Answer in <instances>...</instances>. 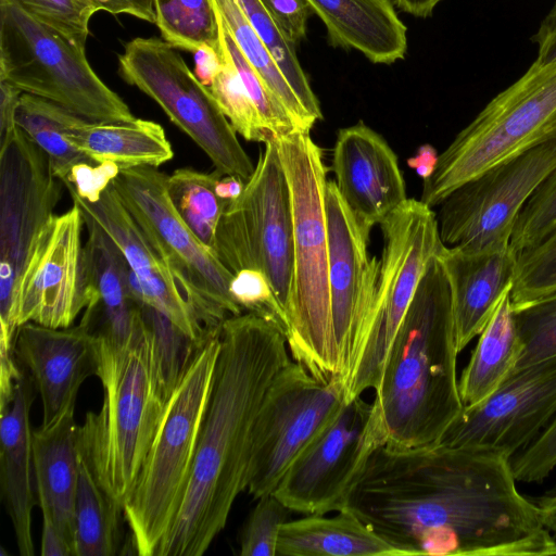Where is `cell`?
Wrapping results in <instances>:
<instances>
[{
    "label": "cell",
    "mask_w": 556,
    "mask_h": 556,
    "mask_svg": "<svg viewBox=\"0 0 556 556\" xmlns=\"http://www.w3.org/2000/svg\"><path fill=\"white\" fill-rule=\"evenodd\" d=\"M41 556H73V551L54 523L42 516Z\"/></svg>",
    "instance_id": "cell-52"
},
{
    "label": "cell",
    "mask_w": 556,
    "mask_h": 556,
    "mask_svg": "<svg viewBox=\"0 0 556 556\" xmlns=\"http://www.w3.org/2000/svg\"><path fill=\"white\" fill-rule=\"evenodd\" d=\"M401 556L556 555L510 458L439 444L376 450L348 507Z\"/></svg>",
    "instance_id": "cell-1"
},
{
    "label": "cell",
    "mask_w": 556,
    "mask_h": 556,
    "mask_svg": "<svg viewBox=\"0 0 556 556\" xmlns=\"http://www.w3.org/2000/svg\"><path fill=\"white\" fill-rule=\"evenodd\" d=\"M245 181L232 175H223L216 184V193L228 204L243 192Z\"/></svg>",
    "instance_id": "cell-54"
},
{
    "label": "cell",
    "mask_w": 556,
    "mask_h": 556,
    "mask_svg": "<svg viewBox=\"0 0 556 556\" xmlns=\"http://www.w3.org/2000/svg\"><path fill=\"white\" fill-rule=\"evenodd\" d=\"M309 115L323 119L319 102L295 53V45L260 0H236Z\"/></svg>",
    "instance_id": "cell-36"
},
{
    "label": "cell",
    "mask_w": 556,
    "mask_h": 556,
    "mask_svg": "<svg viewBox=\"0 0 556 556\" xmlns=\"http://www.w3.org/2000/svg\"><path fill=\"white\" fill-rule=\"evenodd\" d=\"M285 334L252 314L228 317L188 488L156 556H200L247 491L255 424L267 391L292 359Z\"/></svg>",
    "instance_id": "cell-2"
},
{
    "label": "cell",
    "mask_w": 556,
    "mask_h": 556,
    "mask_svg": "<svg viewBox=\"0 0 556 556\" xmlns=\"http://www.w3.org/2000/svg\"><path fill=\"white\" fill-rule=\"evenodd\" d=\"M83 216L89 294L81 320L97 338L98 354H114L127 350L142 330L141 305L130 291L122 252L91 217Z\"/></svg>",
    "instance_id": "cell-23"
},
{
    "label": "cell",
    "mask_w": 556,
    "mask_h": 556,
    "mask_svg": "<svg viewBox=\"0 0 556 556\" xmlns=\"http://www.w3.org/2000/svg\"><path fill=\"white\" fill-rule=\"evenodd\" d=\"M555 168L556 136L463 184L440 204L442 242L469 251L509 245L520 211Z\"/></svg>",
    "instance_id": "cell-15"
},
{
    "label": "cell",
    "mask_w": 556,
    "mask_h": 556,
    "mask_svg": "<svg viewBox=\"0 0 556 556\" xmlns=\"http://www.w3.org/2000/svg\"><path fill=\"white\" fill-rule=\"evenodd\" d=\"M293 45L306 38L313 13L307 0H260Z\"/></svg>",
    "instance_id": "cell-47"
},
{
    "label": "cell",
    "mask_w": 556,
    "mask_h": 556,
    "mask_svg": "<svg viewBox=\"0 0 556 556\" xmlns=\"http://www.w3.org/2000/svg\"><path fill=\"white\" fill-rule=\"evenodd\" d=\"M556 136V61L533 63L460 130L422 180L430 207L488 168Z\"/></svg>",
    "instance_id": "cell-8"
},
{
    "label": "cell",
    "mask_w": 556,
    "mask_h": 556,
    "mask_svg": "<svg viewBox=\"0 0 556 556\" xmlns=\"http://www.w3.org/2000/svg\"><path fill=\"white\" fill-rule=\"evenodd\" d=\"M96 376L103 389L102 404L78 426L77 444L101 488L123 508L170 396L146 321L127 350L98 356Z\"/></svg>",
    "instance_id": "cell-5"
},
{
    "label": "cell",
    "mask_w": 556,
    "mask_h": 556,
    "mask_svg": "<svg viewBox=\"0 0 556 556\" xmlns=\"http://www.w3.org/2000/svg\"><path fill=\"white\" fill-rule=\"evenodd\" d=\"M332 47L354 49L376 64L405 58L406 27L391 0H307Z\"/></svg>",
    "instance_id": "cell-27"
},
{
    "label": "cell",
    "mask_w": 556,
    "mask_h": 556,
    "mask_svg": "<svg viewBox=\"0 0 556 556\" xmlns=\"http://www.w3.org/2000/svg\"><path fill=\"white\" fill-rule=\"evenodd\" d=\"M155 24L176 49L195 52L219 49V27L212 0H154Z\"/></svg>",
    "instance_id": "cell-35"
},
{
    "label": "cell",
    "mask_w": 556,
    "mask_h": 556,
    "mask_svg": "<svg viewBox=\"0 0 556 556\" xmlns=\"http://www.w3.org/2000/svg\"><path fill=\"white\" fill-rule=\"evenodd\" d=\"M513 306L521 343L514 370L556 356V291Z\"/></svg>",
    "instance_id": "cell-38"
},
{
    "label": "cell",
    "mask_w": 556,
    "mask_h": 556,
    "mask_svg": "<svg viewBox=\"0 0 556 556\" xmlns=\"http://www.w3.org/2000/svg\"><path fill=\"white\" fill-rule=\"evenodd\" d=\"M0 80L89 122L137 118L92 70L85 46L33 18L13 0H0Z\"/></svg>",
    "instance_id": "cell-9"
},
{
    "label": "cell",
    "mask_w": 556,
    "mask_h": 556,
    "mask_svg": "<svg viewBox=\"0 0 556 556\" xmlns=\"http://www.w3.org/2000/svg\"><path fill=\"white\" fill-rule=\"evenodd\" d=\"M83 214L91 217L114 241L128 265L132 295L167 316L186 336L203 343L218 329H206L179 288L170 268L149 242L118 198L114 187L103 189L94 200L79 197L64 186Z\"/></svg>",
    "instance_id": "cell-19"
},
{
    "label": "cell",
    "mask_w": 556,
    "mask_h": 556,
    "mask_svg": "<svg viewBox=\"0 0 556 556\" xmlns=\"http://www.w3.org/2000/svg\"><path fill=\"white\" fill-rule=\"evenodd\" d=\"M78 451L74 556H113L119 547L123 508L104 492L86 455Z\"/></svg>",
    "instance_id": "cell-32"
},
{
    "label": "cell",
    "mask_w": 556,
    "mask_h": 556,
    "mask_svg": "<svg viewBox=\"0 0 556 556\" xmlns=\"http://www.w3.org/2000/svg\"><path fill=\"white\" fill-rule=\"evenodd\" d=\"M220 348V329L195 352L169 396L134 490L123 507L130 543L156 556L181 507Z\"/></svg>",
    "instance_id": "cell-6"
},
{
    "label": "cell",
    "mask_w": 556,
    "mask_h": 556,
    "mask_svg": "<svg viewBox=\"0 0 556 556\" xmlns=\"http://www.w3.org/2000/svg\"><path fill=\"white\" fill-rule=\"evenodd\" d=\"M157 167L121 169L112 179L118 198L170 268L203 326L213 330L243 313L230 292L233 274L204 247L175 210L167 175Z\"/></svg>",
    "instance_id": "cell-10"
},
{
    "label": "cell",
    "mask_w": 556,
    "mask_h": 556,
    "mask_svg": "<svg viewBox=\"0 0 556 556\" xmlns=\"http://www.w3.org/2000/svg\"><path fill=\"white\" fill-rule=\"evenodd\" d=\"M85 219L75 204L53 215L38 232L15 293L18 326L35 323L67 328L88 303L89 279L83 244Z\"/></svg>",
    "instance_id": "cell-18"
},
{
    "label": "cell",
    "mask_w": 556,
    "mask_h": 556,
    "mask_svg": "<svg viewBox=\"0 0 556 556\" xmlns=\"http://www.w3.org/2000/svg\"><path fill=\"white\" fill-rule=\"evenodd\" d=\"M459 353L447 276L438 254L430 261L389 351L374 408L386 446L434 445L464 407Z\"/></svg>",
    "instance_id": "cell-3"
},
{
    "label": "cell",
    "mask_w": 556,
    "mask_h": 556,
    "mask_svg": "<svg viewBox=\"0 0 556 556\" xmlns=\"http://www.w3.org/2000/svg\"><path fill=\"white\" fill-rule=\"evenodd\" d=\"M384 444L372 402L356 396L299 454L273 493L304 516L340 511L348 507L370 457Z\"/></svg>",
    "instance_id": "cell-14"
},
{
    "label": "cell",
    "mask_w": 556,
    "mask_h": 556,
    "mask_svg": "<svg viewBox=\"0 0 556 556\" xmlns=\"http://www.w3.org/2000/svg\"><path fill=\"white\" fill-rule=\"evenodd\" d=\"M556 415V356L514 370L483 401L464 406L437 444L511 458Z\"/></svg>",
    "instance_id": "cell-17"
},
{
    "label": "cell",
    "mask_w": 556,
    "mask_h": 556,
    "mask_svg": "<svg viewBox=\"0 0 556 556\" xmlns=\"http://www.w3.org/2000/svg\"><path fill=\"white\" fill-rule=\"evenodd\" d=\"M556 291V231L530 250L518 254L510 289L513 305Z\"/></svg>",
    "instance_id": "cell-41"
},
{
    "label": "cell",
    "mask_w": 556,
    "mask_h": 556,
    "mask_svg": "<svg viewBox=\"0 0 556 556\" xmlns=\"http://www.w3.org/2000/svg\"><path fill=\"white\" fill-rule=\"evenodd\" d=\"M516 481L541 482L556 467V415L540 434L510 458Z\"/></svg>",
    "instance_id": "cell-46"
},
{
    "label": "cell",
    "mask_w": 556,
    "mask_h": 556,
    "mask_svg": "<svg viewBox=\"0 0 556 556\" xmlns=\"http://www.w3.org/2000/svg\"><path fill=\"white\" fill-rule=\"evenodd\" d=\"M123 79L154 100L216 170L247 181L254 165L210 89L164 39L135 38L118 55Z\"/></svg>",
    "instance_id": "cell-13"
},
{
    "label": "cell",
    "mask_w": 556,
    "mask_h": 556,
    "mask_svg": "<svg viewBox=\"0 0 556 556\" xmlns=\"http://www.w3.org/2000/svg\"><path fill=\"white\" fill-rule=\"evenodd\" d=\"M533 40L539 47L534 63L547 65L556 61V3L542 21Z\"/></svg>",
    "instance_id": "cell-49"
},
{
    "label": "cell",
    "mask_w": 556,
    "mask_h": 556,
    "mask_svg": "<svg viewBox=\"0 0 556 556\" xmlns=\"http://www.w3.org/2000/svg\"><path fill=\"white\" fill-rule=\"evenodd\" d=\"M236 45L292 116L298 128L311 132L315 119L305 110L236 0H212Z\"/></svg>",
    "instance_id": "cell-34"
},
{
    "label": "cell",
    "mask_w": 556,
    "mask_h": 556,
    "mask_svg": "<svg viewBox=\"0 0 556 556\" xmlns=\"http://www.w3.org/2000/svg\"><path fill=\"white\" fill-rule=\"evenodd\" d=\"M222 68L208 86L222 112L237 134L248 141L263 142L276 139L264 126L256 108L220 40Z\"/></svg>",
    "instance_id": "cell-37"
},
{
    "label": "cell",
    "mask_w": 556,
    "mask_h": 556,
    "mask_svg": "<svg viewBox=\"0 0 556 556\" xmlns=\"http://www.w3.org/2000/svg\"><path fill=\"white\" fill-rule=\"evenodd\" d=\"M478 343L464 369L458 388L464 406L475 405L514 371L521 353L510 290L504 294L479 334Z\"/></svg>",
    "instance_id": "cell-30"
},
{
    "label": "cell",
    "mask_w": 556,
    "mask_h": 556,
    "mask_svg": "<svg viewBox=\"0 0 556 556\" xmlns=\"http://www.w3.org/2000/svg\"><path fill=\"white\" fill-rule=\"evenodd\" d=\"M222 176L216 169L204 173L185 167L166 178L168 197L178 215L197 239L214 253L217 227L228 205L216 193V184Z\"/></svg>",
    "instance_id": "cell-33"
},
{
    "label": "cell",
    "mask_w": 556,
    "mask_h": 556,
    "mask_svg": "<svg viewBox=\"0 0 556 556\" xmlns=\"http://www.w3.org/2000/svg\"><path fill=\"white\" fill-rule=\"evenodd\" d=\"M380 226L383 245L380 257L370 262L362 350L346 384V401L378 387L420 279L443 245L437 214L420 200L407 199Z\"/></svg>",
    "instance_id": "cell-7"
},
{
    "label": "cell",
    "mask_w": 556,
    "mask_h": 556,
    "mask_svg": "<svg viewBox=\"0 0 556 556\" xmlns=\"http://www.w3.org/2000/svg\"><path fill=\"white\" fill-rule=\"evenodd\" d=\"M33 18L85 46L89 22L98 10L88 0H13Z\"/></svg>",
    "instance_id": "cell-44"
},
{
    "label": "cell",
    "mask_w": 556,
    "mask_h": 556,
    "mask_svg": "<svg viewBox=\"0 0 556 556\" xmlns=\"http://www.w3.org/2000/svg\"><path fill=\"white\" fill-rule=\"evenodd\" d=\"M68 139L96 164H113L119 170L159 167L174 156L163 127L142 118L127 123L81 119L71 128Z\"/></svg>",
    "instance_id": "cell-29"
},
{
    "label": "cell",
    "mask_w": 556,
    "mask_h": 556,
    "mask_svg": "<svg viewBox=\"0 0 556 556\" xmlns=\"http://www.w3.org/2000/svg\"><path fill=\"white\" fill-rule=\"evenodd\" d=\"M215 11L220 40L233 61L266 129L275 138L287 136L293 131H301L283 104L241 53L219 13L216 9Z\"/></svg>",
    "instance_id": "cell-39"
},
{
    "label": "cell",
    "mask_w": 556,
    "mask_h": 556,
    "mask_svg": "<svg viewBox=\"0 0 556 556\" xmlns=\"http://www.w3.org/2000/svg\"><path fill=\"white\" fill-rule=\"evenodd\" d=\"M230 292L243 313H252L277 327L287 337L289 321L266 276L245 268L233 274Z\"/></svg>",
    "instance_id": "cell-45"
},
{
    "label": "cell",
    "mask_w": 556,
    "mask_h": 556,
    "mask_svg": "<svg viewBox=\"0 0 556 556\" xmlns=\"http://www.w3.org/2000/svg\"><path fill=\"white\" fill-rule=\"evenodd\" d=\"M543 526L556 536V491L536 503Z\"/></svg>",
    "instance_id": "cell-55"
},
{
    "label": "cell",
    "mask_w": 556,
    "mask_h": 556,
    "mask_svg": "<svg viewBox=\"0 0 556 556\" xmlns=\"http://www.w3.org/2000/svg\"><path fill=\"white\" fill-rule=\"evenodd\" d=\"M98 11L111 14H129L155 23L154 0H88Z\"/></svg>",
    "instance_id": "cell-48"
},
{
    "label": "cell",
    "mask_w": 556,
    "mask_h": 556,
    "mask_svg": "<svg viewBox=\"0 0 556 556\" xmlns=\"http://www.w3.org/2000/svg\"><path fill=\"white\" fill-rule=\"evenodd\" d=\"M332 169L344 202L369 229L407 200L396 154L363 122L338 131Z\"/></svg>",
    "instance_id": "cell-22"
},
{
    "label": "cell",
    "mask_w": 556,
    "mask_h": 556,
    "mask_svg": "<svg viewBox=\"0 0 556 556\" xmlns=\"http://www.w3.org/2000/svg\"><path fill=\"white\" fill-rule=\"evenodd\" d=\"M23 92L11 84L0 80V138L15 126V113Z\"/></svg>",
    "instance_id": "cell-50"
},
{
    "label": "cell",
    "mask_w": 556,
    "mask_h": 556,
    "mask_svg": "<svg viewBox=\"0 0 556 556\" xmlns=\"http://www.w3.org/2000/svg\"><path fill=\"white\" fill-rule=\"evenodd\" d=\"M35 388L31 377L22 367L10 403L0 408L1 495L22 556H33L35 553L31 535L35 475L33 430L29 426Z\"/></svg>",
    "instance_id": "cell-25"
},
{
    "label": "cell",
    "mask_w": 556,
    "mask_h": 556,
    "mask_svg": "<svg viewBox=\"0 0 556 556\" xmlns=\"http://www.w3.org/2000/svg\"><path fill=\"white\" fill-rule=\"evenodd\" d=\"M293 215V287L286 337L291 358L324 382L343 381L334 344L325 207L327 169L309 132L276 138ZM345 384V383H344Z\"/></svg>",
    "instance_id": "cell-4"
},
{
    "label": "cell",
    "mask_w": 556,
    "mask_h": 556,
    "mask_svg": "<svg viewBox=\"0 0 556 556\" xmlns=\"http://www.w3.org/2000/svg\"><path fill=\"white\" fill-rule=\"evenodd\" d=\"M140 305L142 317L155 341L166 390L172 395L195 352L205 341H193L162 312L146 303L140 302Z\"/></svg>",
    "instance_id": "cell-40"
},
{
    "label": "cell",
    "mask_w": 556,
    "mask_h": 556,
    "mask_svg": "<svg viewBox=\"0 0 556 556\" xmlns=\"http://www.w3.org/2000/svg\"><path fill=\"white\" fill-rule=\"evenodd\" d=\"M293 513L274 493L257 498L239 534L241 556H274L280 527Z\"/></svg>",
    "instance_id": "cell-43"
},
{
    "label": "cell",
    "mask_w": 556,
    "mask_h": 556,
    "mask_svg": "<svg viewBox=\"0 0 556 556\" xmlns=\"http://www.w3.org/2000/svg\"><path fill=\"white\" fill-rule=\"evenodd\" d=\"M75 406L52 426L33 430L35 489L41 515L48 517L74 556L75 498L79 471Z\"/></svg>",
    "instance_id": "cell-26"
},
{
    "label": "cell",
    "mask_w": 556,
    "mask_h": 556,
    "mask_svg": "<svg viewBox=\"0 0 556 556\" xmlns=\"http://www.w3.org/2000/svg\"><path fill=\"white\" fill-rule=\"evenodd\" d=\"M276 555L283 556H401L349 508L334 516L305 515L286 521L279 530Z\"/></svg>",
    "instance_id": "cell-28"
},
{
    "label": "cell",
    "mask_w": 556,
    "mask_h": 556,
    "mask_svg": "<svg viewBox=\"0 0 556 556\" xmlns=\"http://www.w3.org/2000/svg\"><path fill=\"white\" fill-rule=\"evenodd\" d=\"M264 144L243 192L224 211L215 253L232 274L262 271L288 317L293 287L291 194L276 139Z\"/></svg>",
    "instance_id": "cell-11"
},
{
    "label": "cell",
    "mask_w": 556,
    "mask_h": 556,
    "mask_svg": "<svg viewBox=\"0 0 556 556\" xmlns=\"http://www.w3.org/2000/svg\"><path fill=\"white\" fill-rule=\"evenodd\" d=\"M556 231V168L541 182L520 211L510 245L517 254Z\"/></svg>",
    "instance_id": "cell-42"
},
{
    "label": "cell",
    "mask_w": 556,
    "mask_h": 556,
    "mask_svg": "<svg viewBox=\"0 0 556 556\" xmlns=\"http://www.w3.org/2000/svg\"><path fill=\"white\" fill-rule=\"evenodd\" d=\"M325 207L332 331L346 390L363 343L364 294L371 262L368 254L371 229L357 220L336 181H327Z\"/></svg>",
    "instance_id": "cell-20"
},
{
    "label": "cell",
    "mask_w": 556,
    "mask_h": 556,
    "mask_svg": "<svg viewBox=\"0 0 556 556\" xmlns=\"http://www.w3.org/2000/svg\"><path fill=\"white\" fill-rule=\"evenodd\" d=\"M346 402L342 381L324 382L291 359L270 384L257 415L247 491L273 493L307 444Z\"/></svg>",
    "instance_id": "cell-16"
},
{
    "label": "cell",
    "mask_w": 556,
    "mask_h": 556,
    "mask_svg": "<svg viewBox=\"0 0 556 556\" xmlns=\"http://www.w3.org/2000/svg\"><path fill=\"white\" fill-rule=\"evenodd\" d=\"M401 10L416 17H428L441 0H392Z\"/></svg>",
    "instance_id": "cell-56"
},
{
    "label": "cell",
    "mask_w": 556,
    "mask_h": 556,
    "mask_svg": "<svg viewBox=\"0 0 556 556\" xmlns=\"http://www.w3.org/2000/svg\"><path fill=\"white\" fill-rule=\"evenodd\" d=\"M438 256L450 285L460 352L481 333L504 294L511 289L518 254L510 244L469 251L443 243Z\"/></svg>",
    "instance_id": "cell-24"
},
{
    "label": "cell",
    "mask_w": 556,
    "mask_h": 556,
    "mask_svg": "<svg viewBox=\"0 0 556 556\" xmlns=\"http://www.w3.org/2000/svg\"><path fill=\"white\" fill-rule=\"evenodd\" d=\"M438 157L437 150L431 144L426 143L420 146L416 154L407 160V164L425 180L434 172Z\"/></svg>",
    "instance_id": "cell-53"
},
{
    "label": "cell",
    "mask_w": 556,
    "mask_h": 556,
    "mask_svg": "<svg viewBox=\"0 0 556 556\" xmlns=\"http://www.w3.org/2000/svg\"><path fill=\"white\" fill-rule=\"evenodd\" d=\"M15 358L31 377L48 428L76 404L83 382L98 371V343L88 325L51 328L35 323L20 326Z\"/></svg>",
    "instance_id": "cell-21"
},
{
    "label": "cell",
    "mask_w": 556,
    "mask_h": 556,
    "mask_svg": "<svg viewBox=\"0 0 556 556\" xmlns=\"http://www.w3.org/2000/svg\"><path fill=\"white\" fill-rule=\"evenodd\" d=\"M194 75L208 88L222 68L220 48L218 50L207 46L200 48L194 52Z\"/></svg>",
    "instance_id": "cell-51"
},
{
    "label": "cell",
    "mask_w": 556,
    "mask_h": 556,
    "mask_svg": "<svg viewBox=\"0 0 556 556\" xmlns=\"http://www.w3.org/2000/svg\"><path fill=\"white\" fill-rule=\"evenodd\" d=\"M63 184L16 125L0 138V363L15 361V293L31 245L54 215Z\"/></svg>",
    "instance_id": "cell-12"
},
{
    "label": "cell",
    "mask_w": 556,
    "mask_h": 556,
    "mask_svg": "<svg viewBox=\"0 0 556 556\" xmlns=\"http://www.w3.org/2000/svg\"><path fill=\"white\" fill-rule=\"evenodd\" d=\"M85 119L43 98L23 92L16 125L48 156L54 175L64 184L81 165L99 166L68 139L72 127Z\"/></svg>",
    "instance_id": "cell-31"
}]
</instances>
